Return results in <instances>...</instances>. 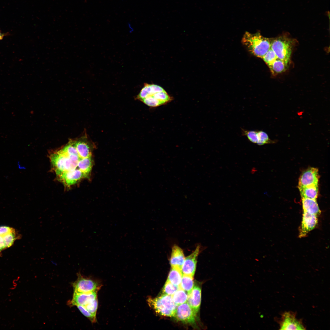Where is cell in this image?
Segmentation results:
<instances>
[{"label": "cell", "instance_id": "25", "mask_svg": "<svg viewBox=\"0 0 330 330\" xmlns=\"http://www.w3.org/2000/svg\"><path fill=\"white\" fill-rule=\"evenodd\" d=\"M268 66L271 64L277 58L274 51L270 48L262 58Z\"/></svg>", "mask_w": 330, "mask_h": 330}, {"label": "cell", "instance_id": "17", "mask_svg": "<svg viewBox=\"0 0 330 330\" xmlns=\"http://www.w3.org/2000/svg\"><path fill=\"white\" fill-rule=\"evenodd\" d=\"M302 204L303 212L317 216L320 214L321 211L316 199L302 198Z\"/></svg>", "mask_w": 330, "mask_h": 330}, {"label": "cell", "instance_id": "18", "mask_svg": "<svg viewBox=\"0 0 330 330\" xmlns=\"http://www.w3.org/2000/svg\"><path fill=\"white\" fill-rule=\"evenodd\" d=\"M302 198L316 199L318 193V185L298 187Z\"/></svg>", "mask_w": 330, "mask_h": 330}, {"label": "cell", "instance_id": "4", "mask_svg": "<svg viewBox=\"0 0 330 330\" xmlns=\"http://www.w3.org/2000/svg\"><path fill=\"white\" fill-rule=\"evenodd\" d=\"M174 302L172 296L163 294L157 297L155 306L157 311L167 317H174L178 306Z\"/></svg>", "mask_w": 330, "mask_h": 330}, {"label": "cell", "instance_id": "28", "mask_svg": "<svg viewBox=\"0 0 330 330\" xmlns=\"http://www.w3.org/2000/svg\"><path fill=\"white\" fill-rule=\"evenodd\" d=\"M15 232L12 228L6 226H0V235L4 236Z\"/></svg>", "mask_w": 330, "mask_h": 330}, {"label": "cell", "instance_id": "19", "mask_svg": "<svg viewBox=\"0 0 330 330\" xmlns=\"http://www.w3.org/2000/svg\"><path fill=\"white\" fill-rule=\"evenodd\" d=\"M182 276V274L181 270L176 268L171 267L167 280L173 284L179 287L181 282Z\"/></svg>", "mask_w": 330, "mask_h": 330}, {"label": "cell", "instance_id": "3", "mask_svg": "<svg viewBox=\"0 0 330 330\" xmlns=\"http://www.w3.org/2000/svg\"><path fill=\"white\" fill-rule=\"evenodd\" d=\"M270 40V48L277 58L288 64L290 61L293 46V42L286 37L281 36Z\"/></svg>", "mask_w": 330, "mask_h": 330}, {"label": "cell", "instance_id": "16", "mask_svg": "<svg viewBox=\"0 0 330 330\" xmlns=\"http://www.w3.org/2000/svg\"><path fill=\"white\" fill-rule=\"evenodd\" d=\"M185 257L182 249L177 245L172 248L170 262L171 267L181 270Z\"/></svg>", "mask_w": 330, "mask_h": 330}, {"label": "cell", "instance_id": "20", "mask_svg": "<svg viewBox=\"0 0 330 330\" xmlns=\"http://www.w3.org/2000/svg\"><path fill=\"white\" fill-rule=\"evenodd\" d=\"M93 162L91 156L81 158L78 162V168L88 176L92 169Z\"/></svg>", "mask_w": 330, "mask_h": 330}, {"label": "cell", "instance_id": "23", "mask_svg": "<svg viewBox=\"0 0 330 330\" xmlns=\"http://www.w3.org/2000/svg\"><path fill=\"white\" fill-rule=\"evenodd\" d=\"M171 296L175 303L179 305L186 302L188 294L184 290L180 288Z\"/></svg>", "mask_w": 330, "mask_h": 330}, {"label": "cell", "instance_id": "30", "mask_svg": "<svg viewBox=\"0 0 330 330\" xmlns=\"http://www.w3.org/2000/svg\"><path fill=\"white\" fill-rule=\"evenodd\" d=\"M4 36V35L0 32V40L2 39Z\"/></svg>", "mask_w": 330, "mask_h": 330}, {"label": "cell", "instance_id": "21", "mask_svg": "<svg viewBox=\"0 0 330 330\" xmlns=\"http://www.w3.org/2000/svg\"><path fill=\"white\" fill-rule=\"evenodd\" d=\"M269 67L273 75H276L285 71L288 64L283 61L277 58Z\"/></svg>", "mask_w": 330, "mask_h": 330}, {"label": "cell", "instance_id": "13", "mask_svg": "<svg viewBox=\"0 0 330 330\" xmlns=\"http://www.w3.org/2000/svg\"><path fill=\"white\" fill-rule=\"evenodd\" d=\"M97 291L81 293L73 292L70 305L85 306L97 298Z\"/></svg>", "mask_w": 330, "mask_h": 330}, {"label": "cell", "instance_id": "8", "mask_svg": "<svg viewBox=\"0 0 330 330\" xmlns=\"http://www.w3.org/2000/svg\"><path fill=\"white\" fill-rule=\"evenodd\" d=\"M200 250V246L198 245L192 253L185 257L181 270L183 274L193 277L196 270L198 257Z\"/></svg>", "mask_w": 330, "mask_h": 330}, {"label": "cell", "instance_id": "7", "mask_svg": "<svg viewBox=\"0 0 330 330\" xmlns=\"http://www.w3.org/2000/svg\"><path fill=\"white\" fill-rule=\"evenodd\" d=\"M279 324L281 330L305 329L301 321L296 318L295 314L290 312H286L282 314Z\"/></svg>", "mask_w": 330, "mask_h": 330}, {"label": "cell", "instance_id": "5", "mask_svg": "<svg viewBox=\"0 0 330 330\" xmlns=\"http://www.w3.org/2000/svg\"><path fill=\"white\" fill-rule=\"evenodd\" d=\"M78 278L72 284L74 292L81 293L98 291L101 288V285L97 281L78 274Z\"/></svg>", "mask_w": 330, "mask_h": 330}, {"label": "cell", "instance_id": "15", "mask_svg": "<svg viewBox=\"0 0 330 330\" xmlns=\"http://www.w3.org/2000/svg\"><path fill=\"white\" fill-rule=\"evenodd\" d=\"M201 299V289L200 286L195 284L191 291L188 294L187 302L196 314L200 309Z\"/></svg>", "mask_w": 330, "mask_h": 330}, {"label": "cell", "instance_id": "10", "mask_svg": "<svg viewBox=\"0 0 330 330\" xmlns=\"http://www.w3.org/2000/svg\"><path fill=\"white\" fill-rule=\"evenodd\" d=\"M241 130L242 135L253 143L260 145L272 142L267 134L262 130H248L242 128Z\"/></svg>", "mask_w": 330, "mask_h": 330}, {"label": "cell", "instance_id": "22", "mask_svg": "<svg viewBox=\"0 0 330 330\" xmlns=\"http://www.w3.org/2000/svg\"><path fill=\"white\" fill-rule=\"evenodd\" d=\"M193 286V277L188 275L182 274L179 286L180 288L186 292L188 294L191 291Z\"/></svg>", "mask_w": 330, "mask_h": 330}, {"label": "cell", "instance_id": "14", "mask_svg": "<svg viewBox=\"0 0 330 330\" xmlns=\"http://www.w3.org/2000/svg\"><path fill=\"white\" fill-rule=\"evenodd\" d=\"M88 177L80 170L76 169L65 172L59 177L66 186H69L76 183L81 179Z\"/></svg>", "mask_w": 330, "mask_h": 330}, {"label": "cell", "instance_id": "9", "mask_svg": "<svg viewBox=\"0 0 330 330\" xmlns=\"http://www.w3.org/2000/svg\"><path fill=\"white\" fill-rule=\"evenodd\" d=\"M74 141L76 149L80 158H83L91 156L94 145L88 139L86 134L74 140Z\"/></svg>", "mask_w": 330, "mask_h": 330}, {"label": "cell", "instance_id": "11", "mask_svg": "<svg viewBox=\"0 0 330 330\" xmlns=\"http://www.w3.org/2000/svg\"><path fill=\"white\" fill-rule=\"evenodd\" d=\"M319 178L318 169L310 168L304 171L301 175L299 179L298 187L318 185Z\"/></svg>", "mask_w": 330, "mask_h": 330}, {"label": "cell", "instance_id": "12", "mask_svg": "<svg viewBox=\"0 0 330 330\" xmlns=\"http://www.w3.org/2000/svg\"><path fill=\"white\" fill-rule=\"evenodd\" d=\"M317 216L303 212L299 237H304L314 229L318 223Z\"/></svg>", "mask_w": 330, "mask_h": 330}, {"label": "cell", "instance_id": "24", "mask_svg": "<svg viewBox=\"0 0 330 330\" xmlns=\"http://www.w3.org/2000/svg\"><path fill=\"white\" fill-rule=\"evenodd\" d=\"M180 288L179 286L175 285L167 280L163 289V294L172 295Z\"/></svg>", "mask_w": 330, "mask_h": 330}, {"label": "cell", "instance_id": "26", "mask_svg": "<svg viewBox=\"0 0 330 330\" xmlns=\"http://www.w3.org/2000/svg\"><path fill=\"white\" fill-rule=\"evenodd\" d=\"M77 308L81 313L87 318L92 323H95L97 321L96 317L94 316L83 306L81 305L76 306Z\"/></svg>", "mask_w": 330, "mask_h": 330}, {"label": "cell", "instance_id": "27", "mask_svg": "<svg viewBox=\"0 0 330 330\" xmlns=\"http://www.w3.org/2000/svg\"><path fill=\"white\" fill-rule=\"evenodd\" d=\"M98 302L97 298L93 301L84 306L87 310L94 316L96 317Z\"/></svg>", "mask_w": 330, "mask_h": 330}, {"label": "cell", "instance_id": "2", "mask_svg": "<svg viewBox=\"0 0 330 330\" xmlns=\"http://www.w3.org/2000/svg\"><path fill=\"white\" fill-rule=\"evenodd\" d=\"M242 42L251 53L262 58L270 48V39L263 36L259 32H246Z\"/></svg>", "mask_w": 330, "mask_h": 330}, {"label": "cell", "instance_id": "1", "mask_svg": "<svg viewBox=\"0 0 330 330\" xmlns=\"http://www.w3.org/2000/svg\"><path fill=\"white\" fill-rule=\"evenodd\" d=\"M136 99L152 107L166 105L173 99V97L161 86L147 83H144Z\"/></svg>", "mask_w": 330, "mask_h": 330}, {"label": "cell", "instance_id": "6", "mask_svg": "<svg viewBox=\"0 0 330 330\" xmlns=\"http://www.w3.org/2000/svg\"><path fill=\"white\" fill-rule=\"evenodd\" d=\"M196 314L187 302L178 305L174 316L183 323L193 324Z\"/></svg>", "mask_w": 330, "mask_h": 330}, {"label": "cell", "instance_id": "29", "mask_svg": "<svg viewBox=\"0 0 330 330\" xmlns=\"http://www.w3.org/2000/svg\"><path fill=\"white\" fill-rule=\"evenodd\" d=\"M17 166L19 170H24L26 169L25 167L21 165L20 161L17 162Z\"/></svg>", "mask_w": 330, "mask_h": 330}]
</instances>
